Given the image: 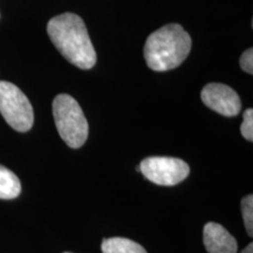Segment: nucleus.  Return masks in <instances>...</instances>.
<instances>
[{"label":"nucleus","mask_w":253,"mask_h":253,"mask_svg":"<svg viewBox=\"0 0 253 253\" xmlns=\"http://www.w3.org/2000/svg\"><path fill=\"white\" fill-rule=\"evenodd\" d=\"M101 250L103 253H147L138 243L121 237L103 239Z\"/></svg>","instance_id":"obj_8"},{"label":"nucleus","mask_w":253,"mask_h":253,"mask_svg":"<svg viewBox=\"0 0 253 253\" xmlns=\"http://www.w3.org/2000/svg\"><path fill=\"white\" fill-rule=\"evenodd\" d=\"M240 67L248 74H252L253 73V49L249 48L243 53L239 60Z\"/></svg>","instance_id":"obj_12"},{"label":"nucleus","mask_w":253,"mask_h":253,"mask_svg":"<svg viewBox=\"0 0 253 253\" xmlns=\"http://www.w3.org/2000/svg\"><path fill=\"white\" fill-rule=\"evenodd\" d=\"M203 240L209 253H237V240L225 227L217 223H208L204 226Z\"/></svg>","instance_id":"obj_7"},{"label":"nucleus","mask_w":253,"mask_h":253,"mask_svg":"<svg viewBox=\"0 0 253 253\" xmlns=\"http://www.w3.org/2000/svg\"><path fill=\"white\" fill-rule=\"evenodd\" d=\"M242 212L243 219H244L246 231L249 236L252 237L253 235V196L249 195L243 198L242 201Z\"/></svg>","instance_id":"obj_10"},{"label":"nucleus","mask_w":253,"mask_h":253,"mask_svg":"<svg viewBox=\"0 0 253 253\" xmlns=\"http://www.w3.org/2000/svg\"><path fill=\"white\" fill-rule=\"evenodd\" d=\"M66 253H69V252H66Z\"/></svg>","instance_id":"obj_14"},{"label":"nucleus","mask_w":253,"mask_h":253,"mask_svg":"<svg viewBox=\"0 0 253 253\" xmlns=\"http://www.w3.org/2000/svg\"><path fill=\"white\" fill-rule=\"evenodd\" d=\"M53 115L66 144L73 149L82 147L88 137V122L77 100L68 94H59L53 101Z\"/></svg>","instance_id":"obj_3"},{"label":"nucleus","mask_w":253,"mask_h":253,"mask_svg":"<svg viewBox=\"0 0 253 253\" xmlns=\"http://www.w3.org/2000/svg\"><path fill=\"white\" fill-rule=\"evenodd\" d=\"M240 253H253V244H252V243H250V244L246 246V248L243 250V251Z\"/></svg>","instance_id":"obj_13"},{"label":"nucleus","mask_w":253,"mask_h":253,"mask_svg":"<svg viewBox=\"0 0 253 253\" xmlns=\"http://www.w3.org/2000/svg\"><path fill=\"white\" fill-rule=\"evenodd\" d=\"M140 172L158 185L171 186L184 181L190 173L189 164L176 157H147L140 164Z\"/></svg>","instance_id":"obj_5"},{"label":"nucleus","mask_w":253,"mask_h":253,"mask_svg":"<svg viewBox=\"0 0 253 253\" xmlns=\"http://www.w3.org/2000/svg\"><path fill=\"white\" fill-rule=\"evenodd\" d=\"M47 33L56 49L72 65L90 69L96 63V52L84 21L74 13H63L47 24Z\"/></svg>","instance_id":"obj_1"},{"label":"nucleus","mask_w":253,"mask_h":253,"mask_svg":"<svg viewBox=\"0 0 253 253\" xmlns=\"http://www.w3.org/2000/svg\"><path fill=\"white\" fill-rule=\"evenodd\" d=\"M201 99L209 108L227 118L238 115L242 109L239 95L223 84H208L202 89Z\"/></svg>","instance_id":"obj_6"},{"label":"nucleus","mask_w":253,"mask_h":253,"mask_svg":"<svg viewBox=\"0 0 253 253\" xmlns=\"http://www.w3.org/2000/svg\"><path fill=\"white\" fill-rule=\"evenodd\" d=\"M21 192V183L14 172L0 166V198L13 199Z\"/></svg>","instance_id":"obj_9"},{"label":"nucleus","mask_w":253,"mask_h":253,"mask_svg":"<svg viewBox=\"0 0 253 253\" xmlns=\"http://www.w3.org/2000/svg\"><path fill=\"white\" fill-rule=\"evenodd\" d=\"M0 114L14 130L26 132L33 126V107L15 84L0 81Z\"/></svg>","instance_id":"obj_4"},{"label":"nucleus","mask_w":253,"mask_h":253,"mask_svg":"<svg viewBox=\"0 0 253 253\" xmlns=\"http://www.w3.org/2000/svg\"><path fill=\"white\" fill-rule=\"evenodd\" d=\"M240 131L246 140L252 142L253 140V110L246 109L243 116V123L240 126Z\"/></svg>","instance_id":"obj_11"},{"label":"nucleus","mask_w":253,"mask_h":253,"mask_svg":"<svg viewBox=\"0 0 253 253\" xmlns=\"http://www.w3.org/2000/svg\"><path fill=\"white\" fill-rule=\"evenodd\" d=\"M191 45V38L181 25H166L151 33L145 41V62L155 72L171 71L188 58Z\"/></svg>","instance_id":"obj_2"}]
</instances>
